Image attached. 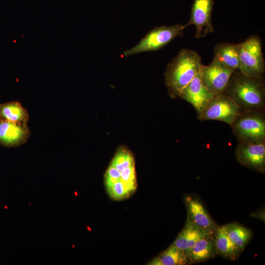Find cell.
Segmentation results:
<instances>
[{
	"label": "cell",
	"instance_id": "1",
	"mask_svg": "<svg viewBox=\"0 0 265 265\" xmlns=\"http://www.w3.org/2000/svg\"><path fill=\"white\" fill-rule=\"evenodd\" d=\"M201 57L192 50L183 49L167 65L165 73V83L172 97L178 96L201 71Z\"/></svg>",
	"mask_w": 265,
	"mask_h": 265
},
{
	"label": "cell",
	"instance_id": "2",
	"mask_svg": "<svg viewBox=\"0 0 265 265\" xmlns=\"http://www.w3.org/2000/svg\"><path fill=\"white\" fill-rule=\"evenodd\" d=\"M229 80L224 94L231 98L241 110L252 111L265 103V88L261 78L246 76L239 72Z\"/></svg>",
	"mask_w": 265,
	"mask_h": 265
},
{
	"label": "cell",
	"instance_id": "3",
	"mask_svg": "<svg viewBox=\"0 0 265 265\" xmlns=\"http://www.w3.org/2000/svg\"><path fill=\"white\" fill-rule=\"evenodd\" d=\"M187 26V24H176L157 27L148 32L136 45L125 51L123 55L128 56L160 50L176 37L182 36Z\"/></svg>",
	"mask_w": 265,
	"mask_h": 265
},
{
	"label": "cell",
	"instance_id": "4",
	"mask_svg": "<svg viewBox=\"0 0 265 265\" xmlns=\"http://www.w3.org/2000/svg\"><path fill=\"white\" fill-rule=\"evenodd\" d=\"M261 40L253 35L239 44V72L248 77L262 78L265 71V61Z\"/></svg>",
	"mask_w": 265,
	"mask_h": 265
},
{
	"label": "cell",
	"instance_id": "5",
	"mask_svg": "<svg viewBox=\"0 0 265 265\" xmlns=\"http://www.w3.org/2000/svg\"><path fill=\"white\" fill-rule=\"evenodd\" d=\"M240 108L228 96H215L206 107L198 114L200 120H213L232 125L241 115Z\"/></svg>",
	"mask_w": 265,
	"mask_h": 265
},
{
	"label": "cell",
	"instance_id": "6",
	"mask_svg": "<svg viewBox=\"0 0 265 265\" xmlns=\"http://www.w3.org/2000/svg\"><path fill=\"white\" fill-rule=\"evenodd\" d=\"M232 125L235 135L241 143L265 141V121L259 113L241 114Z\"/></svg>",
	"mask_w": 265,
	"mask_h": 265
},
{
	"label": "cell",
	"instance_id": "7",
	"mask_svg": "<svg viewBox=\"0 0 265 265\" xmlns=\"http://www.w3.org/2000/svg\"><path fill=\"white\" fill-rule=\"evenodd\" d=\"M234 71L214 58L209 65L202 67V84L215 96L224 94Z\"/></svg>",
	"mask_w": 265,
	"mask_h": 265
},
{
	"label": "cell",
	"instance_id": "8",
	"mask_svg": "<svg viewBox=\"0 0 265 265\" xmlns=\"http://www.w3.org/2000/svg\"><path fill=\"white\" fill-rule=\"evenodd\" d=\"M213 4V0H194L187 25H193L195 26V36L197 38L213 31L212 21Z\"/></svg>",
	"mask_w": 265,
	"mask_h": 265
},
{
	"label": "cell",
	"instance_id": "9",
	"mask_svg": "<svg viewBox=\"0 0 265 265\" xmlns=\"http://www.w3.org/2000/svg\"><path fill=\"white\" fill-rule=\"evenodd\" d=\"M236 156L242 165L259 172H265V141L240 143L237 148Z\"/></svg>",
	"mask_w": 265,
	"mask_h": 265
},
{
	"label": "cell",
	"instance_id": "10",
	"mask_svg": "<svg viewBox=\"0 0 265 265\" xmlns=\"http://www.w3.org/2000/svg\"><path fill=\"white\" fill-rule=\"evenodd\" d=\"M178 96L192 105L198 114L206 107L215 97L202 84L201 71L181 90Z\"/></svg>",
	"mask_w": 265,
	"mask_h": 265
},
{
	"label": "cell",
	"instance_id": "11",
	"mask_svg": "<svg viewBox=\"0 0 265 265\" xmlns=\"http://www.w3.org/2000/svg\"><path fill=\"white\" fill-rule=\"evenodd\" d=\"M26 124L0 119V144L8 148L17 147L24 143L30 136Z\"/></svg>",
	"mask_w": 265,
	"mask_h": 265
},
{
	"label": "cell",
	"instance_id": "12",
	"mask_svg": "<svg viewBox=\"0 0 265 265\" xmlns=\"http://www.w3.org/2000/svg\"><path fill=\"white\" fill-rule=\"evenodd\" d=\"M213 234L197 226L187 216L184 228L172 244L186 253L199 239Z\"/></svg>",
	"mask_w": 265,
	"mask_h": 265
},
{
	"label": "cell",
	"instance_id": "13",
	"mask_svg": "<svg viewBox=\"0 0 265 265\" xmlns=\"http://www.w3.org/2000/svg\"><path fill=\"white\" fill-rule=\"evenodd\" d=\"M185 203L189 219L198 227L214 233L216 226L201 203L191 197H186Z\"/></svg>",
	"mask_w": 265,
	"mask_h": 265
},
{
	"label": "cell",
	"instance_id": "14",
	"mask_svg": "<svg viewBox=\"0 0 265 265\" xmlns=\"http://www.w3.org/2000/svg\"><path fill=\"white\" fill-rule=\"evenodd\" d=\"M214 233L213 240L215 251L226 259L236 260L241 252L229 238L225 225L217 227Z\"/></svg>",
	"mask_w": 265,
	"mask_h": 265
},
{
	"label": "cell",
	"instance_id": "15",
	"mask_svg": "<svg viewBox=\"0 0 265 265\" xmlns=\"http://www.w3.org/2000/svg\"><path fill=\"white\" fill-rule=\"evenodd\" d=\"M239 44L221 43L214 47V58L234 70L239 69Z\"/></svg>",
	"mask_w": 265,
	"mask_h": 265
},
{
	"label": "cell",
	"instance_id": "16",
	"mask_svg": "<svg viewBox=\"0 0 265 265\" xmlns=\"http://www.w3.org/2000/svg\"><path fill=\"white\" fill-rule=\"evenodd\" d=\"M212 236L203 238L199 239L187 252L186 255L189 262L192 263L202 262L213 256L215 250L213 238Z\"/></svg>",
	"mask_w": 265,
	"mask_h": 265
},
{
	"label": "cell",
	"instance_id": "17",
	"mask_svg": "<svg viewBox=\"0 0 265 265\" xmlns=\"http://www.w3.org/2000/svg\"><path fill=\"white\" fill-rule=\"evenodd\" d=\"M0 119L9 121L27 124L29 114L19 102L12 101L0 104Z\"/></svg>",
	"mask_w": 265,
	"mask_h": 265
},
{
	"label": "cell",
	"instance_id": "18",
	"mask_svg": "<svg viewBox=\"0 0 265 265\" xmlns=\"http://www.w3.org/2000/svg\"><path fill=\"white\" fill-rule=\"evenodd\" d=\"M189 261L186 253L172 244L148 264L152 265H185Z\"/></svg>",
	"mask_w": 265,
	"mask_h": 265
},
{
	"label": "cell",
	"instance_id": "19",
	"mask_svg": "<svg viewBox=\"0 0 265 265\" xmlns=\"http://www.w3.org/2000/svg\"><path fill=\"white\" fill-rule=\"evenodd\" d=\"M225 227L231 240L240 252L243 251L252 237V232L237 223H229Z\"/></svg>",
	"mask_w": 265,
	"mask_h": 265
},
{
	"label": "cell",
	"instance_id": "20",
	"mask_svg": "<svg viewBox=\"0 0 265 265\" xmlns=\"http://www.w3.org/2000/svg\"><path fill=\"white\" fill-rule=\"evenodd\" d=\"M107 191L113 199L119 200L124 199L134 191L121 180L116 181L106 187Z\"/></svg>",
	"mask_w": 265,
	"mask_h": 265
},
{
	"label": "cell",
	"instance_id": "21",
	"mask_svg": "<svg viewBox=\"0 0 265 265\" xmlns=\"http://www.w3.org/2000/svg\"><path fill=\"white\" fill-rule=\"evenodd\" d=\"M110 165L121 172L125 169L134 165V162L130 153L125 150H121L115 155Z\"/></svg>",
	"mask_w": 265,
	"mask_h": 265
},
{
	"label": "cell",
	"instance_id": "22",
	"mask_svg": "<svg viewBox=\"0 0 265 265\" xmlns=\"http://www.w3.org/2000/svg\"><path fill=\"white\" fill-rule=\"evenodd\" d=\"M121 180L134 189L136 188V179L134 165H132L121 172Z\"/></svg>",
	"mask_w": 265,
	"mask_h": 265
},
{
	"label": "cell",
	"instance_id": "23",
	"mask_svg": "<svg viewBox=\"0 0 265 265\" xmlns=\"http://www.w3.org/2000/svg\"><path fill=\"white\" fill-rule=\"evenodd\" d=\"M121 180V172L110 165L105 174V184L106 187Z\"/></svg>",
	"mask_w": 265,
	"mask_h": 265
}]
</instances>
